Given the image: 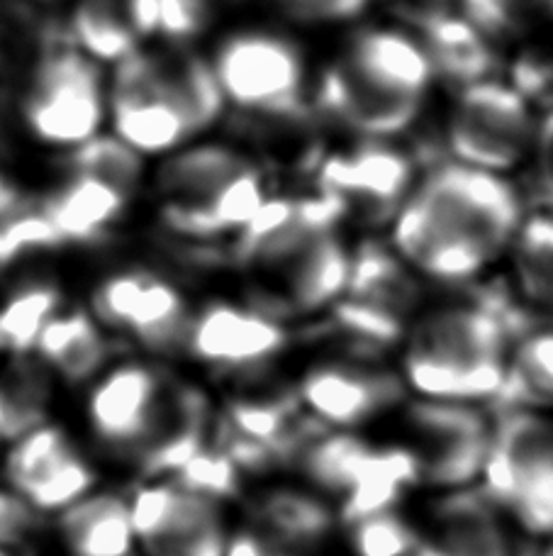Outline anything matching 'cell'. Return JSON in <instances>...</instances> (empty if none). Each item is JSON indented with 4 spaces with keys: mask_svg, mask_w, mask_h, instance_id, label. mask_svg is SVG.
<instances>
[{
    "mask_svg": "<svg viewBox=\"0 0 553 556\" xmlns=\"http://www.w3.org/2000/svg\"><path fill=\"white\" fill-rule=\"evenodd\" d=\"M86 425L93 442L140 481L171 479L213 437L215 401L166 362H113L88 383Z\"/></svg>",
    "mask_w": 553,
    "mask_h": 556,
    "instance_id": "1",
    "label": "cell"
},
{
    "mask_svg": "<svg viewBox=\"0 0 553 556\" xmlns=\"http://www.w3.org/2000/svg\"><path fill=\"white\" fill-rule=\"evenodd\" d=\"M342 220L339 203L322 191L266 198L234 244L244 303L283 325L330 313L347 288L351 262L337 237Z\"/></svg>",
    "mask_w": 553,
    "mask_h": 556,
    "instance_id": "2",
    "label": "cell"
},
{
    "mask_svg": "<svg viewBox=\"0 0 553 556\" xmlns=\"http://www.w3.org/2000/svg\"><path fill=\"white\" fill-rule=\"evenodd\" d=\"M522 220L505 178L453 162L434 168L393 217V250L420 278L466 286L510 250Z\"/></svg>",
    "mask_w": 553,
    "mask_h": 556,
    "instance_id": "3",
    "label": "cell"
},
{
    "mask_svg": "<svg viewBox=\"0 0 553 556\" xmlns=\"http://www.w3.org/2000/svg\"><path fill=\"white\" fill-rule=\"evenodd\" d=\"M535 320L507 291L424 305L398 346L404 389L414 399L488 408L502 389L512 340Z\"/></svg>",
    "mask_w": 553,
    "mask_h": 556,
    "instance_id": "4",
    "label": "cell"
},
{
    "mask_svg": "<svg viewBox=\"0 0 553 556\" xmlns=\"http://www.w3.org/2000/svg\"><path fill=\"white\" fill-rule=\"evenodd\" d=\"M432 76L417 39L398 29H366L324 72L318 105L347 130L390 137L420 115Z\"/></svg>",
    "mask_w": 553,
    "mask_h": 556,
    "instance_id": "5",
    "label": "cell"
},
{
    "mask_svg": "<svg viewBox=\"0 0 553 556\" xmlns=\"http://www.w3.org/2000/svg\"><path fill=\"white\" fill-rule=\"evenodd\" d=\"M166 227L191 240L240 235L263 205V178L249 156L222 144L173 152L156 172Z\"/></svg>",
    "mask_w": 553,
    "mask_h": 556,
    "instance_id": "6",
    "label": "cell"
},
{
    "mask_svg": "<svg viewBox=\"0 0 553 556\" xmlns=\"http://www.w3.org/2000/svg\"><path fill=\"white\" fill-rule=\"evenodd\" d=\"M291 469L330 503L342 525L402 508L417 491L410 462L390 440L320 427L295 454Z\"/></svg>",
    "mask_w": 553,
    "mask_h": 556,
    "instance_id": "7",
    "label": "cell"
},
{
    "mask_svg": "<svg viewBox=\"0 0 553 556\" xmlns=\"http://www.w3.org/2000/svg\"><path fill=\"white\" fill-rule=\"evenodd\" d=\"M388 422V440L410 462L417 491H453L480 481L492 440V413L486 405L410 395Z\"/></svg>",
    "mask_w": 553,
    "mask_h": 556,
    "instance_id": "8",
    "label": "cell"
},
{
    "mask_svg": "<svg viewBox=\"0 0 553 556\" xmlns=\"http://www.w3.org/2000/svg\"><path fill=\"white\" fill-rule=\"evenodd\" d=\"M224 386V399L215 405L210 442L244 479L291 469L300 446L322 427L303 410L295 386L281 383L273 371Z\"/></svg>",
    "mask_w": 553,
    "mask_h": 556,
    "instance_id": "9",
    "label": "cell"
},
{
    "mask_svg": "<svg viewBox=\"0 0 553 556\" xmlns=\"http://www.w3.org/2000/svg\"><path fill=\"white\" fill-rule=\"evenodd\" d=\"M107 115V91L101 64L72 47L62 35L29 64L20 121L37 144L72 152L101 135Z\"/></svg>",
    "mask_w": 553,
    "mask_h": 556,
    "instance_id": "10",
    "label": "cell"
},
{
    "mask_svg": "<svg viewBox=\"0 0 553 556\" xmlns=\"http://www.w3.org/2000/svg\"><path fill=\"white\" fill-rule=\"evenodd\" d=\"M478 485L535 542L553 538V413H492Z\"/></svg>",
    "mask_w": 553,
    "mask_h": 556,
    "instance_id": "11",
    "label": "cell"
},
{
    "mask_svg": "<svg viewBox=\"0 0 553 556\" xmlns=\"http://www.w3.org/2000/svg\"><path fill=\"white\" fill-rule=\"evenodd\" d=\"M424 307L420 276L393 247L363 242L351 252L347 288L322 317L357 350L383 354L398 350L410 323ZM320 317V320H322Z\"/></svg>",
    "mask_w": 553,
    "mask_h": 556,
    "instance_id": "12",
    "label": "cell"
},
{
    "mask_svg": "<svg viewBox=\"0 0 553 556\" xmlns=\"http://www.w3.org/2000/svg\"><path fill=\"white\" fill-rule=\"evenodd\" d=\"M293 386L314 422L342 432L381 425L410 399L398 366L359 350L320 356L305 366Z\"/></svg>",
    "mask_w": 553,
    "mask_h": 556,
    "instance_id": "13",
    "label": "cell"
},
{
    "mask_svg": "<svg viewBox=\"0 0 553 556\" xmlns=\"http://www.w3.org/2000/svg\"><path fill=\"white\" fill-rule=\"evenodd\" d=\"M91 315L107 334L140 350L146 359L183 356L193 311L185 295L150 271H117L98 283Z\"/></svg>",
    "mask_w": 553,
    "mask_h": 556,
    "instance_id": "14",
    "label": "cell"
},
{
    "mask_svg": "<svg viewBox=\"0 0 553 556\" xmlns=\"http://www.w3.org/2000/svg\"><path fill=\"white\" fill-rule=\"evenodd\" d=\"M537 139V123L525 96L507 84L463 86L451 108L447 142L459 164L502 174L515 168Z\"/></svg>",
    "mask_w": 553,
    "mask_h": 556,
    "instance_id": "15",
    "label": "cell"
},
{
    "mask_svg": "<svg viewBox=\"0 0 553 556\" xmlns=\"http://www.w3.org/2000/svg\"><path fill=\"white\" fill-rule=\"evenodd\" d=\"M130 513L140 556H224L234 530L222 501L171 479L134 485Z\"/></svg>",
    "mask_w": 553,
    "mask_h": 556,
    "instance_id": "16",
    "label": "cell"
},
{
    "mask_svg": "<svg viewBox=\"0 0 553 556\" xmlns=\"http://www.w3.org/2000/svg\"><path fill=\"white\" fill-rule=\"evenodd\" d=\"M288 350V325L249 303L213 301L193 311L183 356L217 381L232 383L271 374Z\"/></svg>",
    "mask_w": 553,
    "mask_h": 556,
    "instance_id": "17",
    "label": "cell"
},
{
    "mask_svg": "<svg viewBox=\"0 0 553 556\" xmlns=\"http://www.w3.org/2000/svg\"><path fill=\"white\" fill-rule=\"evenodd\" d=\"M417 556H537L529 540L500 505L480 489L427 493L410 510Z\"/></svg>",
    "mask_w": 553,
    "mask_h": 556,
    "instance_id": "18",
    "label": "cell"
},
{
    "mask_svg": "<svg viewBox=\"0 0 553 556\" xmlns=\"http://www.w3.org/2000/svg\"><path fill=\"white\" fill-rule=\"evenodd\" d=\"M215 76L224 101L256 117L310 113L305 101V64L288 39L271 33H244L220 47Z\"/></svg>",
    "mask_w": 553,
    "mask_h": 556,
    "instance_id": "19",
    "label": "cell"
},
{
    "mask_svg": "<svg viewBox=\"0 0 553 556\" xmlns=\"http://www.w3.org/2000/svg\"><path fill=\"white\" fill-rule=\"evenodd\" d=\"M10 491L39 515H59L98 489V469L66 427L44 422L10 442L3 459Z\"/></svg>",
    "mask_w": 553,
    "mask_h": 556,
    "instance_id": "20",
    "label": "cell"
},
{
    "mask_svg": "<svg viewBox=\"0 0 553 556\" xmlns=\"http://www.w3.org/2000/svg\"><path fill=\"white\" fill-rule=\"evenodd\" d=\"M107 113L113 121V135L142 156L173 152L193 137L152 52L137 49L115 64L107 88Z\"/></svg>",
    "mask_w": 553,
    "mask_h": 556,
    "instance_id": "21",
    "label": "cell"
},
{
    "mask_svg": "<svg viewBox=\"0 0 553 556\" xmlns=\"http://www.w3.org/2000/svg\"><path fill=\"white\" fill-rule=\"evenodd\" d=\"M410 186V159L385 144H361L318 166V191L334 198L344 217L353 215L363 223H385L398 215Z\"/></svg>",
    "mask_w": 553,
    "mask_h": 556,
    "instance_id": "22",
    "label": "cell"
},
{
    "mask_svg": "<svg viewBox=\"0 0 553 556\" xmlns=\"http://www.w3.org/2000/svg\"><path fill=\"white\" fill-rule=\"evenodd\" d=\"M249 528L305 552L324 554L342 532L337 513L308 485L269 483L246 498Z\"/></svg>",
    "mask_w": 553,
    "mask_h": 556,
    "instance_id": "23",
    "label": "cell"
},
{
    "mask_svg": "<svg viewBox=\"0 0 553 556\" xmlns=\"http://www.w3.org/2000/svg\"><path fill=\"white\" fill-rule=\"evenodd\" d=\"M33 354L66 386H88L115 362L111 334L83 307H62L39 332Z\"/></svg>",
    "mask_w": 553,
    "mask_h": 556,
    "instance_id": "24",
    "label": "cell"
},
{
    "mask_svg": "<svg viewBox=\"0 0 553 556\" xmlns=\"http://www.w3.org/2000/svg\"><path fill=\"white\" fill-rule=\"evenodd\" d=\"M130 195L117 191L91 176L66 174L52 193H47L39 207L66 244H95L111 235L120 223Z\"/></svg>",
    "mask_w": 553,
    "mask_h": 556,
    "instance_id": "25",
    "label": "cell"
},
{
    "mask_svg": "<svg viewBox=\"0 0 553 556\" xmlns=\"http://www.w3.org/2000/svg\"><path fill=\"white\" fill-rule=\"evenodd\" d=\"M56 534L68 556L137 554L130 495L93 491L56 515Z\"/></svg>",
    "mask_w": 553,
    "mask_h": 556,
    "instance_id": "26",
    "label": "cell"
},
{
    "mask_svg": "<svg viewBox=\"0 0 553 556\" xmlns=\"http://www.w3.org/2000/svg\"><path fill=\"white\" fill-rule=\"evenodd\" d=\"M420 29V47L432 66L451 84L471 86L490 78L496 68V54L486 33L456 10H443L414 25Z\"/></svg>",
    "mask_w": 553,
    "mask_h": 556,
    "instance_id": "27",
    "label": "cell"
},
{
    "mask_svg": "<svg viewBox=\"0 0 553 556\" xmlns=\"http://www.w3.org/2000/svg\"><path fill=\"white\" fill-rule=\"evenodd\" d=\"M490 413H553V320L537 317L510 344L505 379Z\"/></svg>",
    "mask_w": 553,
    "mask_h": 556,
    "instance_id": "28",
    "label": "cell"
},
{
    "mask_svg": "<svg viewBox=\"0 0 553 556\" xmlns=\"http://www.w3.org/2000/svg\"><path fill=\"white\" fill-rule=\"evenodd\" d=\"M56 386L35 354H10L0 364V442H15L52 420Z\"/></svg>",
    "mask_w": 553,
    "mask_h": 556,
    "instance_id": "29",
    "label": "cell"
},
{
    "mask_svg": "<svg viewBox=\"0 0 553 556\" xmlns=\"http://www.w3.org/2000/svg\"><path fill=\"white\" fill-rule=\"evenodd\" d=\"M66 37L95 64H117L140 49L130 0H76L64 23Z\"/></svg>",
    "mask_w": 553,
    "mask_h": 556,
    "instance_id": "30",
    "label": "cell"
},
{
    "mask_svg": "<svg viewBox=\"0 0 553 556\" xmlns=\"http://www.w3.org/2000/svg\"><path fill=\"white\" fill-rule=\"evenodd\" d=\"M507 252L515 298L527 311L553 320V213L522 220Z\"/></svg>",
    "mask_w": 553,
    "mask_h": 556,
    "instance_id": "31",
    "label": "cell"
},
{
    "mask_svg": "<svg viewBox=\"0 0 553 556\" xmlns=\"http://www.w3.org/2000/svg\"><path fill=\"white\" fill-rule=\"evenodd\" d=\"M152 54L193 135L207 130L224 111V96L213 64L183 47L159 49Z\"/></svg>",
    "mask_w": 553,
    "mask_h": 556,
    "instance_id": "32",
    "label": "cell"
},
{
    "mask_svg": "<svg viewBox=\"0 0 553 556\" xmlns=\"http://www.w3.org/2000/svg\"><path fill=\"white\" fill-rule=\"evenodd\" d=\"M64 307V293L47 276H25L0 298V352L33 354L44 325Z\"/></svg>",
    "mask_w": 553,
    "mask_h": 556,
    "instance_id": "33",
    "label": "cell"
},
{
    "mask_svg": "<svg viewBox=\"0 0 553 556\" xmlns=\"http://www.w3.org/2000/svg\"><path fill=\"white\" fill-rule=\"evenodd\" d=\"M64 166L66 174L91 176L125 195H132L144 176L142 154H137L130 144H125L115 135H95L81 147L66 152Z\"/></svg>",
    "mask_w": 553,
    "mask_h": 556,
    "instance_id": "34",
    "label": "cell"
},
{
    "mask_svg": "<svg viewBox=\"0 0 553 556\" xmlns=\"http://www.w3.org/2000/svg\"><path fill=\"white\" fill-rule=\"evenodd\" d=\"M349 556H417V538L410 513L383 510L342 525Z\"/></svg>",
    "mask_w": 553,
    "mask_h": 556,
    "instance_id": "35",
    "label": "cell"
},
{
    "mask_svg": "<svg viewBox=\"0 0 553 556\" xmlns=\"http://www.w3.org/2000/svg\"><path fill=\"white\" fill-rule=\"evenodd\" d=\"M62 247L64 242L47 220L39 201H33L23 211L0 220V274L42 254H52Z\"/></svg>",
    "mask_w": 553,
    "mask_h": 556,
    "instance_id": "36",
    "label": "cell"
},
{
    "mask_svg": "<svg viewBox=\"0 0 553 556\" xmlns=\"http://www.w3.org/2000/svg\"><path fill=\"white\" fill-rule=\"evenodd\" d=\"M468 20L483 33L519 35L553 23V0H461Z\"/></svg>",
    "mask_w": 553,
    "mask_h": 556,
    "instance_id": "37",
    "label": "cell"
},
{
    "mask_svg": "<svg viewBox=\"0 0 553 556\" xmlns=\"http://www.w3.org/2000/svg\"><path fill=\"white\" fill-rule=\"evenodd\" d=\"M240 3L242 0H156V8H159V33L171 39L195 37L217 15Z\"/></svg>",
    "mask_w": 553,
    "mask_h": 556,
    "instance_id": "38",
    "label": "cell"
},
{
    "mask_svg": "<svg viewBox=\"0 0 553 556\" xmlns=\"http://www.w3.org/2000/svg\"><path fill=\"white\" fill-rule=\"evenodd\" d=\"M44 520V515H39L15 491L0 489V547L20 554L37 542L39 534H42Z\"/></svg>",
    "mask_w": 553,
    "mask_h": 556,
    "instance_id": "39",
    "label": "cell"
},
{
    "mask_svg": "<svg viewBox=\"0 0 553 556\" xmlns=\"http://www.w3.org/2000/svg\"><path fill=\"white\" fill-rule=\"evenodd\" d=\"M285 15L300 23H344L363 13L369 0H275Z\"/></svg>",
    "mask_w": 553,
    "mask_h": 556,
    "instance_id": "40",
    "label": "cell"
},
{
    "mask_svg": "<svg viewBox=\"0 0 553 556\" xmlns=\"http://www.w3.org/2000/svg\"><path fill=\"white\" fill-rule=\"evenodd\" d=\"M224 556H324V554L291 547V544L273 540L269 534L249 528V525H242V528L232 530V538L227 542Z\"/></svg>",
    "mask_w": 553,
    "mask_h": 556,
    "instance_id": "41",
    "label": "cell"
},
{
    "mask_svg": "<svg viewBox=\"0 0 553 556\" xmlns=\"http://www.w3.org/2000/svg\"><path fill=\"white\" fill-rule=\"evenodd\" d=\"M535 154L539 191L544 195L546 205L551 207L549 213H553V111L546 115V121L537 127Z\"/></svg>",
    "mask_w": 553,
    "mask_h": 556,
    "instance_id": "42",
    "label": "cell"
},
{
    "mask_svg": "<svg viewBox=\"0 0 553 556\" xmlns=\"http://www.w3.org/2000/svg\"><path fill=\"white\" fill-rule=\"evenodd\" d=\"M29 203H33V198L27 195L25 186L13 174H8L5 168H0V220L23 211Z\"/></svg>",
    "mask_w": 553,
    "mask_h": 556,
    "instance_id": "43",
    "label": "cell"
},
{
    "mask_svg": "<svg viewBox=\"0 0 553 556\" xmlns=\"http://www.w3.org/2000/svg\"><path fill=\"white\" fill-rule=\"evenodd\" d=\"M400 8V13L410 20L412 25L422 23L437 13H443V10H453V0H395Z\"/></svg>",
    "mask_w": 553,
    "mask_h": 556,
    "instance_id": "44",
    "label": "cell"
},
{
    "mask_svg": "<svg viewBox=\"0 0 553 556\" xmlns=\"http://www.w3.org/2000/svg\"><path fill=\"white\" fill-rule=\"evenodd\" d=\"M537 556H553V538L546 542H539V554Z\"/></svg>",
    "mask_w": 553,
    "mask_h": 556,
    "instance_id": "45",
    "label": "cell"
},
{
    "mask_svg": "<svg viewBox=\"0 0 553 556\" xmlns=\"http://www.w3.org/2000/svg\"><path fill=\"white\" fill-rule=\"evenodd\" d=\"M23 3H29V5H35V8H39V5H49V3H56V0H23Z\"/></svg>",
    "mask_w": 553,
    "mask_h": 556,
    "instance_id": "46",
    "label": "cell"
}]
</instances>
